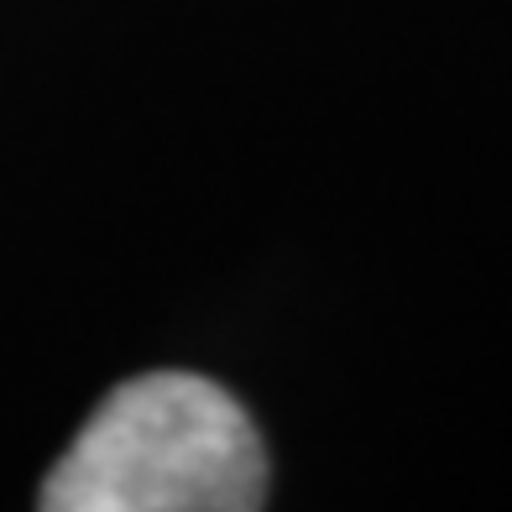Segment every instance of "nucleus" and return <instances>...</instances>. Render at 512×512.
Wrapping results in <instances>:
<instances>
[{
    "instance_id": "1",
    "label": "nucleus",
    "mask_w": 512,
    "mask_h": 512,
    "mask_svg": "<svg viewBox=\"0 0 512 512\" xmlns=\"http://www.w3.org/2000/svg\"><path fill=\"white\" fill-rule=\"evenodd\" d=\"M262 502V434L220 382L194 371L121 382L37 492L48 512H251Z\"/></svg>"
}]
</instances>
